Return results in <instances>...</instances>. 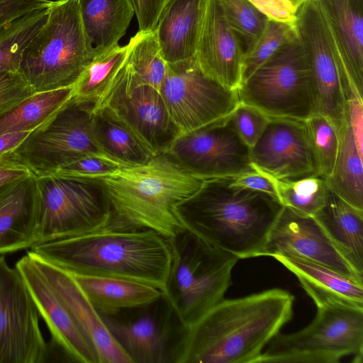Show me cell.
Listing matches in <instances>:
<instances>
[{"label":"cell","mask_w":363,"mask_h":363,"mask_svg":"<svg viewBox=\"0 0 363 363\" xmlns=\"http://www.w3.org/2000/svg\"><path fill=\"white\" fill-rule=\"evenodd\" d=\"M272 257L297 277L317 308L340 305L363 308V284L300 257L284 255Z\"/></svg>","instance_id":"cell-25"},{"label":"cell","mask_w":363,"mask_h":363,"mask_svg":"<svg viewBox=\"0 0 363 363\" xmlns=\"http://www.w3.org/2000/svg\"><path fill=\"white\" fill-rule=\"evenodd\" d=\"M269 118L261 136L250 147L255 169L281 181L318 175L305 121Z\"/></svg>","instance_id":"cell-18"},{"label":"cell","mask_w":363,"mask_h":363,"mask_svg":"<svg viewBox=\"0 0 363 363\" xmlns=\"http://www.w3.org/2000/svg\"><path fill=\"white\" fill-rule=\"evenodd\" d=\"M182 168L203 180L256 172L250 147L240 138L230 114L178 135L164 152Z\"/></svg>","instance_id":"cell-12"},{"label":"cell","mask_w":363,"mask_h":363,"mask_svg":"<svg viewBox=\"0 0 363 363\" xmlns=\"http://www.w3.org/2000/svg\"><path fill=\"white\" fill-rule=\"evenodd\" d=\"M296 37L294 23L269 19L254 48L244 56L242 83L283 46Z\"/></svg>","instance_id":"cell-38"},{"label":"cell","mask_w":363,"mask_h":363,"mask_svg":"<svg viewBox=\"0 0 363 363\" xmlns=\"http://www.w3.org/2000/svg\"><path fill=\"white\" fill-rule=\"evenodd\" d=\"M43 260L52 283L93 344L99 363H132L109 333L99 311L84 295L72 274L45 259Z\"/></svg>","instance_id":"cell-22"},{"label":"cell","mask_w":363,"mask_h":363,"mask_svg":"<svg viewBox=\"0 0 363 363\" xmlns=\"http://www.w3.org/2000/svg\"><path fill=\"white\" fill-rule=\"evenodd\" d=\"M207 0H167L155 29L167 63L196 56Z\"/></svg>","instance_id":"cell-23"},{"label":"cell","mask_w":363,"mask_h":363,"mask_svg":"<svg viewBox=\"0 0 363 363\" xmlns=\"http://www.w3.org/2000/svg\"><path fill=\"white\" fill-rule=\"evenodd\" d=\"M99 314L132 363H172L184 325L163 294L140 307Z\"/></svg>","instance_id":"cell-13"},{"label":"cell","mask_w":363,"mask_h":363,"mask_svg":"<svg viewBox=\"0 0 363 363\" xmlns=\"http://www.w3.org/2000/svg\"><path fill=\"white\" fill-rule=\"evenodd\" d=\"M160 93L178 135L229 116L240 104L238 91L204 74L196 57L167 63Z\"/></svg>","instance_id":"cell-11"},{"label":"cell","mask_w":363,"mask_h":363,"mask_svg":"<svg viewBox=\"0 0 363 363\" xmlns=\"http://www.w3.org/2000/svg\"><path fill=\"white\" fill-rule=\"evenodd\" d=\"M13 152L36 177L52 174L86 155L111 157L97 140L93 107L73 97L48 122L30 132Z\"/></svg>","instance_id":"cell-10"},{"label":"cell","mask_w":363,"mask_h":363,"mask_svg":"<svg viewBox=\"0 0 363 363\" xmlns=\"http://www.w3.org/2000/svg\"><path fill=\"white\" fill-rule=\"evenodd\" d=\"M32 131L0 135V155L13 152Z\"/></svg>","instance_id":"cell-46"},{"label":"cell","mask_w":363,"mask_h":363,"mask_svg":"<svg viewBox=\"0 0 363 363\" xmlns=\"http://www.w3.org/2000/svg\"><path fill=\"white\" fill-rule=\"evenodd\" d=\"M291 1H293V3H294V0H291Z\"/></svg>","instance_id":"cell-48"},{"label":"cell","mask_w":363,"mask_h":363,"mask_svg":"<svg viewBox=\"0 0 363 363\" xmlns=\"http://www.w3.org/2000/svg\"><path fill=\"white\" fill-rule=\"evenodd\" d=\"M72 276L94 307L104 314L146 305L163 294L152 286L135 281L94 275Z\"/></svg>","instance_id":"cell-27"},{"label":"cell","mask_w":363,"mask_h":363,"mask_svg":"<svg viewBox=\"0 0 363 363\" xmlns=\"http://www.w3.org/2000/svg\"><path fill=\"white\" fill-rule=\"evenodd\" d=\"M38 218L35 175L0 186V255L37 243Z\"/></svg>","instance_id":"cell-21"},{"label":"cell","mask_w":363,"mask_h":363,"mask_svg":"<svg viewBox=\"0 0 363 363\" xmlns=\"http://www.w3.org/2000/svg\"><path fill=\"white\" fill-rule=\"evenodd\" d=\"M294 26L311 70L316 113L330 120L339 131L345 119L339 52L317 0L300 5Z\"/></svg>","instance_id":"cell-15"},{"label":"cell","mask_w":363,"mask_h":363,"mask_svg":"<svg viewBox=\"0 0 363 363\" xmlns=\"http://www.w3.org/2000/svg\"><path fill=\"white\" fill-rule=\"evenodd\" d=\"M275 182L281 203L296 213L313 217L325 203L328 186L318 175Z\"/></svg>","instance_id":"cell-35"},{"label":"cell","mask_w":363,"mask_h":363,"mask_svg":"<svg viewBox=\"0 0 363 363\" xmlns=\"http://www.w3.org/2000/svg\"><path fill=\"white\" fill-rule=\"evenodd\" d=\"M31 250L72 274L132 280L162 292L172 259L165 237L111 221L96 231L35 244Z\"/></svg>","instance_id":"cell-2"},{"label":"cell","mask_w":363,"mask_h":363,"mask_svg":"<svg viewBox=\"0 0 363 363\" xmlns=\"http://www.w3.org/2000/svg\"><path fill=\"white\" fill-rule=\"evenodd\" d=\"M283 208L277 196L223 177L204 180L177 212L186 229L238 259H247L264 256Z\"/></svg>","instance_id":"cell-3"},{"label":"cell","mask_w":363,"mask_h":363,"mask_svg":"<svg viewBox=\"0 0 363 363\" xmlns=\"http://www.w3.org/2000/svg\"><path fill=\"white\" fill-rule=\"evenodd\" d=\"M121 166L123 164L111 157L90 155L60 167L52 174L95 181L113 172Z\"/></svg>","instance_id":"cell-39"},{"label":"cell","mask_w":363,"mask_h":363,"mask_svg":"<svg viewBox=\"0 0 363 363\" xmlns=\"http://www.w3.org/2000/svg\"><path fill=\"white\" fill-rule=\"evenodd\" d=\"M167 239L172 259L162 294L187 327L224 298L239 259L186 228Z\"/></svg>","instance_id":"cell-6"},{"label":"cell","mask_w":363,"mask_h":363,"mask_svg":"<svg viewBox=\"0 0 363 363\" xmlns=\"http://www.w3.org/2000/svg\"><path fill=\"white\" fill-rule=\"evenodd\" d=\"M129 42L127 63L130 78L135 84L150 85L160 91L167 63L161 55L155 30L138 31Z\"/></svg>","instance_id":"cell-33"},{"label":"cell","mask_w":363,"mask_h":363,"mask_svg":"<svg viewBox=\"0 0 363 363\" xmlns=\"http://www.w3.org/2000/svg\"><path fill=\"white\" fill-rule=\"evenodd\" d=\"M233 178L238 185L277 196L275 179L264 173L256 171Z\"/></svg>","instance_id":"cell-45"},{"label":"cell","mask_w":363,"mask_h":363,"mask_svg":"<svg viewBox=\"0 0 363 363\" xmlns=\"http://www.w3.org/2000/svg\"><path fill=\"white\" fill-rule=\"evenodd\" d=\"M46 323L54 344L70 362L99 363L97 352L49 278L43 259L32 250L15 266Z\"/></svg>","instance_id":"cell-16"},{"label":"cell","mask_w":363,"mask_h":363,"mask_svg":"<svg viewBox=\"0 0 363 363\" xmlns=\"http://www.w3.org/2000/svg\"><path fill=\"white\" fill-rule=\"evenodd\" d=\"M102 52L86 37L77 1H52L45 23L21 53L18 72L34 93L72 87Z\"/></svg>","instance_id":"cell-5"},{"label":"cell","mask_w":363,"mask_h":363,"mask_svg":"<svg viewBox=\"0 0 363 363\" xmlns=\"http://www.w3.org/2000/svg\"><path fill=\"white\" fill-rule=\"evenodd\" d=\"M84 32L92 46L105 52L118 45L135 14L131 0H77Z\"/></svg>","instance_id":"cell-28"},{"label":"cell","mask_w":363,"mask_h":363,"mask_svg":"<svg viewBox=\"0 0 363 363\" xmlns=\"http://www.w3.org/2000/svg\"><path fill=\"white\" fill-rule=\"evenodd\" d=\"M94 128L102 150L123 165L144 164L157 155L105 106L94 111Z\"/></svg>","instance_id":"cell-30"},{"label":"cell","mask_w":363,"mask_h":363,"mask_svg":"<svg viewBox=\"0 0 363 363\" xmlns=\"http://www.w3.org/2000/svg\"><path fill=\"white\" fill-rule=\"evenodd\" d=\"M305 122L318 175L325 179L331 174L335 162L339 131L330 120L318 113Z\"/></svg>","instance_id":"cell-37"},{"label":"cell","mask_w":363,"mask_h":363,"mask_svg":"<svg viewBox=\"0 0 363 363\" xmlns=\"http://www.w3.org/2000/svg\"><path fill=\"white\" fill-rule=\"evenodd\" d=\"M230 116L238 135L250 147L261 136L269 118L258 109L242 103L238 104Z\"/></svg>","instance_id":"cell-40"},{"label":"cell","mask_w":363,"mask_h":363,"mask_svg":"<svg viewBox=\"0 0 363 363\" xmlns=\"http://www.w3.org/2000/svg\"><path fill=\"white\" fill-rule=\"evenodd\" d=\"M72 97L73 86L33 93L0 116V135L34 130Z\"/></svg>","instance_id":"cell-32"},{"label":"cell","mask_w":363,"mask_h":363,"mask_svg":"<svg viewBox=\"0 0 363 363\" xmlns=\"http://www.w3.org/2000/svg\"><path fill=\"white\" fill-rule=\"evenodd\" d=\"M102 106L114 113L155 154L164 152L179 135L160 91L150 85L133 82L127 62Z\"/></svg>","instance_id":"cell-17"},{"label":"cell","mask_w":363,"mask_h":363,"mask_svg":"<svg viewBox=\"0 0 363 363\" xmlns=\"http://www.w3.org/2000/svg\"><path fill=\"white\" fill-rule=\"evenodd\" d=\"M38 218L37 243L99 230L113 211L101 184L96 181L49 174L35 176Z\"/></svg>","instance_id":"cell-9"},{"label":"cell","mask_w":363,"mask_h":363,"mask_svg":"<svg viewBox=\"0 0 363 363\" xmlns=\"http://www.w3.org/2000/svg\"><path fill=\"white\" fill-rule=\"evenodd\" d=\"M306 1H307V0H294V5L296 8V10H297L298 8L300 6V5Z\"/></svg>","instance_id":"cell-47"},{"label":"cell","mask_w":363,"mask_h":363,"mask_svg":"<svg viewBox=\"0 0 363 363\" xmlns=\"http://www.w3.org/2000/svg\"><path fill=\"white\" fill-rule=\"evenodd\" d=\"M49 6L0 26V71H18L21 53L45 23Z\"/></svg>","instance_id":"cell-34"},{"label":"cell","mask_w":363,"mask_h":363,"mask_svg":"<svg viewBox=\"0 0 363 363\" xmlns=\"http://www.w3.org/2000/svg\"><path fill=\"white\" fill-rule=\"evenodd\" d=\"M349 79L363 96V0H317Z\"/></svg>","instance_id":"cell-24"},{"label":"cell","mask_w":363,"mask_h":363,"mask_svg":"<svg viewBox=\"0 0 363 363\" xmlns=\"http://www.w3.org/2000/svg\"><path fill=\"white\" fill-rule=\"evenodd\" d=\"M349 355L362 362L363 308L334 305L317 308L304 328L277 335L257 363H339Z\"/></svg>","instance_id":"cell-7"},{"label":"cell","mask_w":363,"mask_h":363,"mask_svg":"<svg viewBox=\"0 0 363 363\" xmlns=\"http://www.w3.org/2000/svg\"><path fill=\"white\" fill-rule=\"evenodd\" d=\"M167 0H131L136 15L139 31L155 29L162 7Z\"/></svg>","instance_id":"cell-43"},{"label":"cell","mask_w":363,"mask_h":363,"mask_svg":"<svg viewBox=\"0 0 363 363\" xmlns=\"http://www.w3.org/2000/svg\"><path fill=\"white\" fill-rule=\"evenodd\" d=\"M111 203V221L152 230L166 238L185 229L178 207L196 193L204 180L182 168L167 154H157L144 164L123 165L95 180Z\"/></svg>","instance_id":"cell-4"},{"label":"cell","mask_w":363,"mask_h":363,"mask_svg":"<svg viewBox=\"0 0 363 363\" xmlns=\"http://www.w3.org/2000/svg\"><path fill=\"white\" fill-rule=\"evenodd\" d=\"M33 93L18 71H0V116Z\"/></svg>","instance_id":"cell-41"},{"label":"cell","mask_w":363,"mask_h":363,"mask_svg":"<svg viewBox=\"0 0 363 363\" xmlns=\"http://www.w3.org/2000/svg\"><path fill=\"white\" fill-rule=\"evenodd\" d=\"M31 174H33L13 152L0 155V186Z\"/></svg>","instance_id":"cell-44"},{"label":"cell","mask_w":363,"mask_h":363,"mask_svg":"<svg viewBox=\"0 0 363 363\" xmlns=\"http://www.w3.org/2000/svg\"><path fill=\"white\" fill-rule=\"evenodd\" d=\"M363 153L345 116L339 130V147L331 174L325 179L329 189L348 203L363 210Z\"/></svg>","instance_id":"cell-29"},{"label":"cell","mask_w":363,"mask_h":363,"mask_svg":"<svg viewBox=\"0 0 363 363\" xmlns=\"http://www.w3.org/2000/svg\"><path fill=\"white\" fill-rule=\"evenodd\" d=\"M294 303L281 289L223 298L184 327L172 363H257L291 319Z\"/></svg>","instance_id":"cell-1"},{"label":"cell","mask_w":363,"mask_h":363,"mask_svg":"<svg viewBox=\"0 0 363 363\" xmlns=\"http://www.w3.org/2000/svg\"><path fill=\"white\" fill-rule=\"evenodd\" d=\"M300 257L343 274L363 284L360 274L341 254L313 216L284 207L268 238L264 256Z\"/></svg>","instance_id":"cell-19"},{"label":"cell","mask_w":363,"mask_h":363,"mask_svg":"<svg viewBox=\"0 0 363 363\" xmlns=\"http://www.w3.org/2000/svg\"><path fill=\"white\" fill-rule=\"evenodd\" d=\"M40 314L18 269L0 255V363H42L49 347Z\"/></svg>","instance_id":"cell-14"},{"label":"cell","mask_w":363,"mask_h":363,"mask_svg":"<svg viewBox=\"0 0 363 363\" xmlns=\"http://www.w3.org/2000/svg\"><path fill=\"white\" fill-rule=\"evenodd\" d=\"M244 51L218 0H207L196 62L207 77L230 90L242 84Z\"/></svg>","instance_id":"cell-20"},{"label":"cell","mask_w":363,"mask_h":363,"mask_svg":"<svg viewBox=\"0 0 363 363\" xmlns=\"http://www.w3.org/2000/svg\"><path fill=\"white\" fill-rule=\"evenodd\" d=\"M237 91L240 103L268 117L306 121L316 113L313 79L298 37L259 66Z\"/></svg>","instance_id":"cell-8"},{"label":"cell","mask_w":363,"mask_h":363,"mask_svg":"<svg viewBox=\"0 0 363 363\" xmlns=\"http://www.w3.org/2000/svg\"><path fill=\"white\" fill-rule=\"evenodd\" d=\"M218 1L247 55L261 37L269 18L249 0Z\"/></svg>","instance_id":"cell-36"},{"label":"cell","mask_w":363,"mask_h":363,"mask_svg":"<svg viewBox=\"0 0 363 363\" xmlns=\"http://www.w3.org/2000/svg\"><path fill=\"white\" fill-rule=\"evenodd\" d=\"M313 217L341 254L363 274V210L328 186L325 203Z\"/></svg>","instance_id":"cell-26"},{"label":"cell","mask_w":363,"mask_h":363,"mask_svg":"<svg viewBox=\"0 0 363 363\" xmlns=\"http://www.w3.org/2000/svg\"><path fill=\"white\" fill-rule=\"evenodd\" d=\"M50 0H0V26L31 11L48 7Z\"/></svg>","instance_id":"cell-42"},{"label":"cell","mask_w":363,"mask_h":363,"mask_svg":"<svg viewBox=\"0 0 363 363\" xmlns=\"http://www.w3.org/2000/svg\"><path fill=\"white\" fill-rule=\"evenodd\" d=\"M130 48V42L118 44L99 55L73 86L74 100L91 106L93 111L101 106L127 62Z\"/></svg>","instance_id":"cell-31"}]
</instances>
